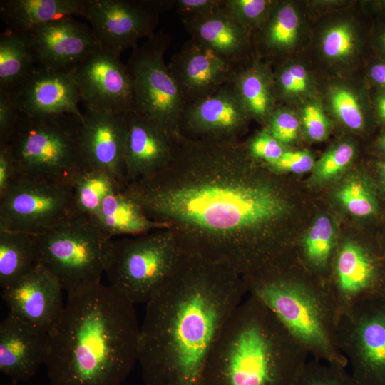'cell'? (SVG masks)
Returning <instances> with one entry per match:
<instances>
[{
	"label": "cell",
	"mask_w": 385,
	"mask_h": 385,
	"mask_svg": "<svg viewBox=\"0 0 385 385\" xmlns=\"http://www.w3.org/2000/svg\"><path fill=\"white\" fill-rule=\"evenodd\" d=\"M168 67L185 104L232 82L240 68L192 38L173 55Z\"/></svg>",
	"instance_id": "cell-20"
},
{
	"label": "cell",
	"mask_w": 385,
	"mask_h": 385,
	"mask_svg": "<svg viewBox=\"0 0 385 385\" xmlns=\"http://www.w3.org/2000/svg\"><path fill=\"white\" fill-rule=\"evenodd\" d=\"M294 385H359L351 374L322 361H308Z\"/></svg>",
	"instance_id": "cell-33"
},
{
	"label": "cell",
	"mask_w": 385,
	"mask_h": 385,
	"mask_svg": "<svg viewBox=\"0 0 385 385\" xmlns=\"http://www.w3.org/2000/svg\"><path fill=\"white\" fill-rule=\"evenodd\" d=\"M377 168L381 180L385 185V162L378 163Z\"/></svg>",
	"instance_id": "cell-49"
},
{
	"label": "cell",
	"mask_w": 385,
	"mask_h": 385,
	"mask_svg": "<svg viewBox=\"0 0 385 385\" xmlns=\"http://www.w3.org/2000/svg\"><path fill=\"white\" fill-rule=\"evenodd\" d=\"M36 67L29 33L6 29L0 35V90H14Z\"/></svg>",
	"instance_id": "cell-26"
},
{
	"label": "cell",
	"mask_w": 385,
	"mask_h": 385,
	"mask_svg": "<svg viewBox=\"0 0 385 385\" xmlns=\"http://www.w3.org/2000/svg\"><path fill=\"white\" fill-rule=\"evenodd\" d=\"M73 73L85 108L111 113L135 108L133 81L120 55L99 46Z\"/></svg>",
	"instance_id": "cell-13"
},
{
	"label": "cell",
	"mask_w": 385,
	"mask_h": 385,
	"mask_svg": "<svg viewBox=\"0 0 385 385\" xmlns=\"http://www.w3.org/2000/svg\"><path fill=\"white\" fill-rule=\"evenodd\" d=\"M247 288L232 268L186 254L146 303L138 362L144 385H201L208 356Z\"/></svg>",
	"instance_id": "cell-2"
},
{
	"label": "cell",
	"mask_w": 385,
	"mask_h": 385,
	"mask_svg": "<svg viewBox=\"0 0 385 385\" xmlns=\"http://www.w3.org/2000/svg\"><path fill=\"white\" fill-rule=\"evenodd\" d=\"M376 111L381 118L385 123V91L381 92L375 101Z\"/></svg>",
	"instance_id": "cell-47"
},
{
	"label": "cell",
	"mask_w": 385,
	"mask_h": 385,
	"mask_svg": "<svg viewBox=\"0 0 385 385\" xmlns=\"http://www.w3.org/2000/svg\"><path fill=\"white\" fill-rule=\"evenodd\" d=\"M19 178L18 169L8 145H0V194Z\"/></svg>",
	"instance_id": "cell-45"
},
{
	"label": "cell",
	"mask_w": 385,
	"mask_h": 385,
	"mask_svg": "<svg viewBox=\"0 0 385 385\" xmlns=\"http://www.w3.org/2000/svg\"><path fill=\"white\" fill-rule=\"evenodd\" d=\"M21 113L29 117L75 115L83 117L81 98L73 71L36 66L14 90Z\"/></svg>",
	"instance_id": "cell-18"
},
{
	"label": "cell",
	"mask_w": 385,
	"mask_h": 385,
	"mask_svg": "<svg viewBox=\"0 0 385 385\" xmlns=\"http://www.w3.org/2000/svg\"><path fill=\"white\" fill-rule=\"evenodd\" d=\"M312 155L307 151H284L281 158L270 166L277 171L304 173L314 167Z\"/></svg>",
	"instance_id": "cell-44"
},
{
	"label": "cell",
	"mask_w": 385,
	"mask_h": 385,
	"mask_svg": "<svg viewBox=\"0 0 385 385\" xmlns=\"http://www.w3.org/2000/svg\"><path fill=\"white\" fill-rule=\"evenodd\" d=\"M249 118L232 81L187 103L181 131L193 138L237 140Z\"/></svg>",
	"instance_id": "cell-16"
},
{
	"label": "cell",
	"mask_w": 385,
	"mask_h": 385,
	"mask_svg": "<svg viewBox=\"0 0 385 385\" xmlns=\"http://www.w3.org/2000/svg\"><path fill=\"white\" fill-rule=\"evenodd\" d=\"M356 38L351 26L339 24L327 31L322 42L324 55L331 59L348 57L354 50Z\"/></svg>",
	"instance_id": "cell-37"
},
{
	"label": "cell",
	"mask_w": 385,
	"mask_h": 385,
	"mask_svg": "<svg viewBox=\"0 0 385 385\" xmlns=\"http://www.w3.org/2000/svg\"><path fill=\"white\" fill-rule=\"evenodd\" d=\"M227 11L244 27L262 26L274 9V2L267 0H225Z\"/></svg>",
	"instance_id": "cell-35"
},
{
	"label": "cell",
	"mask_w": 385,
	"mask_h": 385,
	"mask_svg": "<svg viewBox=\"0 0 385 385\" xmlns=\"http://www.w3.org/2000/svg\"><path fill=\"white\" fill-rule=\"evenodd\" d=\"M71 185L76 213L93 220L104 199L112 192L123 189L108 173L91 168L78 173Z\"/></svg>",
	"instance_id": "cell-29"
},
{
	"label": "cell",
	"mask_w": 385,
	"mask_h": 385,
	"mask_svg": "<svg viewBox=\"0 0 385 385\" xmlns=\"http://www.w3.org/2000/svg\"><path fill=\"white\" fill-rule=\"evenodd\" d=\"M63 288L42 265L36 263L27 273L2 289L9 312L49 332L63 312Z\"/></svg>",
	"instance_id": "cell-17"
},
{
	"label": "cell",
	"mask_w": 385,
	"mask_h": 385,
	"mask_svg": "<svg viewBox=\"0 0 385 385\" xmlns=\"http://www.w3.org/2000/svg\"><path fill=\"white\" fill-rule=\"evenodd\" d=\"M377 147L385 154V133H382L377 140Z\"/></svg>",
	"instance_id": "cell-48"
},
{
	"label": "cell",
	"mask_w": 385,
	"mask_h": 385,
	"mask_svg": "<svg viewBox=\"0 0 385 385\" xmlns=\"http://www.w3.org/2000/svg\"><path fill=\"white\" fill-rule=\"evenodd\" d=\"M5 385H18V383L14 382V381H11L10 383Z\"/></svg>",
	"instance_id": "cell-51"
},
{
	"label": "cell",
	"mask_w": 385,
	"mask_h": 385,
	"mask_svg": "<svg viewBox=\"0 0 385 385\" xmlns=\"http://www.w3.org/2000/svg\"><path fill=\"white\" fill-rule=\"evenodd\" d=\"M183 23L192 39L239 64L248 46L250 30L227 11L224 4L205 16Z\"/></svg>",
	"instance_id": "cell-23"
},
{
	"label": "cell",
	"mask_w": 385,
	"mask_h": 385,
	"mask_svg": "<svg viewBox=\"0 0 385 385\" xmlns=\"http://www.w3.org/2000/svg\"><path fill=\"white\" fill-rule=\"evenodd\" d=\"M354 153V146L348 143L331 149L314 165V179L324 181L336 177L351 163Z\"/></svg>",
	"instance_id": "cell-36"
},
{
	"label": "cell",
	"mask_w": 385,
	"mask_h": 385,
	"mask_svg": "<svg viewBox=\"0 0 385 385\" xmlns=\"http://www.w3.org/2000/svg\"><path fill=\"white\" fill-rule=\"evenodd\" d=\"M225 0H177L175 9L183 22L202 18L222 6Z\"/></svg>",
	"instance_id": "cell-43"
},
{
	"label": "cell",
	"mask_w": 385,
	"mask_h": 385,
	"mask_svg": "<svg viewBox=\"0 0 385 385\" xmlns=\"http://www.w3.org/2000/svg\"><path fill=\"white\" fill-rule=\"evenodd\" d=\"M84 0H1L0 16L7 29L29 33L54 20L82 16Z\"/></svg>",
	"instance_id": "cell-24"
},
{
	"label": "cell",
	"mask_w": 385,
	"mask_h": 385,
	"mask_svg": "<svg viewBox=\"0 0 385 385\" xmlns=\"http://www.w3.org/2000/svg\"><path fill=\"white\" fill-rule=\"evenodd\" d=\"M337 199L352 215L366 217L377 210L376 197L362 180L354 178L346 182L337 191Z\"/></svg>",
	"instance_id": "cell-32"
},
{
	"label": "cell",
	"mask_w": 385,
	"mask_h": 385,
	"mask_svg": "<svg viewBox=\"0 0 385 385\" xmlns=\"http://www.w3.org/2000/svg\"><path fill=\"white\" fill-rule=\"evenodd\" d=\"M82 118L75 115L20 119L6 145L19 178L71 184L88 168L81 150Z\"/></svg>",
	"instance_id": "cell-6"
},
{
	"label": "cell",
	"mask_w": 385,
	"mask_h": 385,
	"mask_svg": "<svg viewBox=\"0 0 385 385\" xmlns=\"http://www.w3.org/2000/svg\"><path fill=\"white\" fill-rule=\"evenodd\" d=\"M75 213L71 184L19 178L0 194V229L40 235Z\"/></svg>",
	"instance_id": "cell-10"
},
{
	"label": "cell",
	"mask_w": 385,
	"mask_h": 385,
	"mask_svg": "<svg viewBox=\"0 0 385 385\" xmlns=\"http://www.w3.org/2000/svg\"><path fill=\"white\" fill-rule=\"evenodd\" d=\"M308 356L271 310L249 295L222 327L201 385H294Z\"/></svg>",
	"instance_id": "cell-4"
},
{
	"label": "cell",
	"mask_w": 385,
	"mask_h": 385,
	"mask_svg": "<svg viewBox=\"0 0 385 385\" xmlns=\"http://www.w3.org/2000/svg\"><path fill=\"white\" fill-rule=\"evenodd\" d=\"M237 140L180 135L168 163L123 192L173 235L185 253L226 265L242 277L281 257L269 231L287 202Z\"/></svg>",
	"instance_id": "cell-1"
},
{
	"label": "cell",
	"mask_w": 385,
	"mask_h": 385,
	"mask_svg": "<svg viewBox=\"0 0 385 385\" xmlns=\"http://www.w3.org/2000/svg\"><path fill=\"white\" fill-rule=\"evenodd\" d=\"M339 345L359 385H385V298L362 301L341 316Z\"/></svg>",
	"instance_id": "cell-11"
},
{
	"label": "cell",
	"mask_w": 385,
	"mask_h": 385,
	"mask_svg": "<svg viewBox=\"0 0 385 385\" xmlns=\"http://www.w3.org/2000/svg\"><path fill=\"white\" fill-rule=\"evenodd\" d=\"M268 71L260 64L240 68L232 84L249 117L268 119L273 111L274 96Z\"/></svg>",
	"instance_id": "cell-28"
},
{
	"label": "cell",
	"mask_w": 385,
	"mask_h": 385,
	"mask_svg": "<svg viewBox=\"0 0 385 385\" xmlns=\"http://www.w3.org/2000/svg\"><path fill=\"white\" fill-rule=\"evenodd\" d=\"M379 43L382 52L385 54V30L379 35Z\"/></svg>",
	"instance_id": "cell-50"
},
{
	"label": "cell",
	"mask_w": 385,
	"mask_h": 385,
	"mask_svg": "<svg viewBox=\"0 0 385 385\" xmlns=\"http://www.w3.org/2000/svg\"><path fill=\"white\" fill-rule=\"evenodd\" d=\"M36 66L73 71L100 46L87 24L73 16L41 25L29 33Z\"/></svg>",
	"instance_id": "cell-15"
},
{
	"label": "cell",
	"mask_w": 385,
	"mask_h": 385,
	"mask_svg": "<svg viewBox=\"0 0 385 385\" xmlns=\"http://www.w3.org/2000/svg\"><path fill=\"white\" fill-rule=\"evenodd\" d=\"M171 1L84 0L83 16L99 46L120 56L153 36L158 15Z\"/></svg>",
	"instance_id": "cell-12"
},
{
	"label": "cell",
	"mask_w": 385,
	"mask_h": 385,
	"mask_svg": "<svg viewBox=\"0 0 385 385\" xmlns=\"http://www.w3.org/2000/svg\"><path fill=\"white\" fill-rule=\"evenodd\" d=\"M369 76L375 84L385 89V62L374 63L370 68Z\"/></svg>",
	"instance_id": "cell-46"
},
{
	"label": "cell",
	"mask_w": 385,
	"mask_h": 385,
	"mask_svg": "<svg viewBox=\"0 0 385 385\" xmlns=\"http://www.w3.org/2000/svg\"><path fill=\"white\" fill-rule=\"evenodd\" d=\"M304 267L326 279L334 254L333 225L326 216L318 217L305 235L302 245Z\"/></svg>",
	"instance_id": "cell-30"
},
{
	"label": "cell",
	"mask_w": 385,
	"mask_h": 385,
	"mask_svg": "<svg viewBox=\"0 0 385 385\" xmlns=\"http://www.w3.org/2000/svg\"><path fill=\"white\" fill-rule=\"evenodd\" d=\"M282 145L272 136L268 128H266L257 135L247 147L255 159L263 160L272 166L284 154L285 150Z\"/></svg>",
	"instance_id": "cell-40"
},
{
	"label": "cell",
	"mask_w": 385,
	"mask_h": 385,
	"mask_svg": "<svg viewBox=\"0 0 385 385\" xmlns=\"http://www.w3.org/2000/svg\"><path fill=\"white\" fill-rule=\"evenodd\" d=\"M135 304L111 285L68 294L48 332L51 385H121L138 362Z\"/></svg>",
	"instance_id": "cell-3"
},
{
	"label": "cell",
	"mask_w": 385,
	"mask_h": 385,
	"mask_svg": "<svg viewBox=\"0 0 385 385\" xmlns=\"http://www.w3.org/2000/svg\"><path fill=\"white\" fill-rule=\"evenodd\" d=\"M242 277L249 295L271 310L309 356L346 368L338 338L341 313L326 279L306 267L287 268L281 258Z\"/></svg>",
	"instance_id": "cell-5"
},
{
	"label": "cell",
	"mask_w": 385,
	"mask_h": 385,
	"mask_svg": "<svg viewBox=\"0 0 385 385\" xmlns=\"http://www.w3.org/2000/svg\"><path fill=\"white\" fill-rule=\"evenodd\" d=\"M186 253L165 228L113 238L105 274L133 303H147L171 278Z\"/></svg>",
	"instance_id": "cell-8"
},
{
	"label": "cell",
	"mask_w": 385,
	"mask_h": 385,
	"mask_svg": "<svg viewBox=\"0 0 385 385\" xmlns=\"http://www.w3.org/2000/svg\"><path fill=\"white\" fill-rule=\"evenodd\" d=\"M168 44L164 34H154L133 48L126 66L133 81L135 108L178 136L185 102L164 60Z\"/></svg>",
	"instance_id": "cell-9"
},
{
	"label": "cell",
	"mask_w": 385,
	"mask_h": 385,
	"mask_svg": "<svg viewBox=\"0 0 385 385\" xmlns=\"http://www.w3.org/2000/svg\"><path fill=\"white\" fill-rule=\"evenodd\" d=\"M125 119V186L165 166L171 158L179 136L172 135L135 108L126 113Z\"/></svg>",
	"instance_id": "cell-19"
},
{
	"label": "cell",
	"mask_w": 385,
	"mask_h": 385,
	"mask_svg": "<svg viewBox=\"0 0 385 385\" xmlns=\"http://www.w3.org/2000/svg\"><path fill=\"white\" fill-rule=\"evenodd\" d=\"M330 268L327 282L341 316L359 302L385 298V265L368 247L344 242L334 254Z\"/></svg>",
	"instance_id": "cell-14"
},
{
	"label": "cell",
	"mask_w": 385,
	"mask_h": 385,
	"mask_svg": "<svg viewBox=\"0 0 385 385\" xmlns=\"http://www.w3.org/2000/svg\"><path fill=\"white\" fill-rule=\"evenodd\" d=\"M37 263L36 235L0 229V286L11 285Z\"/></svg>",
	"instance_id": "cell-27"
},
{
	"label": "cell",
	"mask_w": 385,
	"mask_h": 385,
	"mask_svg": "<svg viewBox=\"0 0 385 385\" xmlns=\"http://www.w3.org/2000/svg\"><path fill=\"white\" fill-rule=\"evenodd\" d=\"M267 120L270 133L282 144L292 143L297 138L299 122L292 111L284 108L274 109Z\"/></svg>",
	"instance_id": "cell-38"
},
{
	"label": "cell",
	"mask_w": 385,
	"mask_h": 385,
	"mask_svg": "<svg viewBox=\"0 0 385 385\" xmlns=\"http://www.w3.org/2000/svg\"><path fill=\"white\" fill-rule=\"evenodd\" d=\"M125 114L99 113L85 108L81 119V150L88 168L108 173L123 188L125 185Z\"/></svg>",
	"instance_id": "cell-21"
},
{
	"label": "cell",
	"mask_w": 385,
	"mask_h": 385,
	"mask_svg": "<svg viewBox=\"0 0 385 385\" xmlns=\"http://www.w3.org/2000/svg\"><path fill=\"white\" fill-rule=\"evenodd\" d=\"M20 117L14 91L0 90V145L8 143Z\"/></svg>",
	"instance_id": "cell-39"
},
{
	"label": "cell",
	"mask_w": 385,
	"mask_h": 385,
	"mask_svg": "<svg viewBox=\"0 0 385 385\" xmlns=\"http://www.w3.org/2000/svg\"><path fill=\"white\" fill-rule=\"evenodd\" d=\"M111 240L95 220L75 213L36 235L37 262L57 279L68 294H75L101 283Z\"/></svg>",
	"instance_id": "cell-7"
},
{
	"label": "cell",
	"mask_w": 385,
	"mask_h": 385,
	"mask_svg": "<svg viewBox=\"0 0 385 385\" xmlns=\"http://www.w3.org/2000/svg\"><path fill=\"white\" fill-rule=\"evenodd\" d=\"M329 101L333 112L346 127L352 130L364 127V111L354 93L346 88H336L331 93Z\"/></svg>",
	"instance_id": "cell-34"
},
{
	"label": "cell",
	"mask_w": 385,
	"mask_h": 385,
	"mask_svg": "<svg viewBox=\"0 0 385 385\" xmlns=\"http://www.w3.org/2000/svg\"><path fill=\"white\" fill-rule=\"evenodd\" d=\"M48 332L9 312L0 323V371L11 381L31 379L46 364Z\"/></svg>",
	"instance_id": "cell-22"
},
{
	"label": "cell",
	"mask_w": 385,
	"mask_h": 385,
	"mask_svg": "<svg viewBox=\"0 0 385 385\" xmlns=\"http://www.w3.org/2000/svg\"><path fill=\"white\" fill-rule=\"evenodd\" d=\"M299 29V16L293 6L284 4L274 7L263 24V38L267 46L273 50L291 47L296 41Z\"/></svg>",
	"instance_id": "cell-31"
},
{
	"label": "cell",
	"mask_w": 385,
	"mask_h": 385,
	"mask_svg": "<svg viewBox=\"0 0 385 385\" xmlns=\"http://www.w3.org/2000/svg\"><path fill=\"white\" fill-rule=\"evenodd\" d=\"M302 122L307 135L314 141L326 138L329 121L318 103L307 104L302 111Z\"/></svg>",
	"instance_id": "cell-42"
},
{
	"label": "cell",
	"mask_w": 385,
	"mask_h": 385,
	"mask_svg": "<svg viewBox=\"0 0 385 385\" xmlns=\"http://www.w3.org/2000/svg\"><path fill=\"white\" fill-rule=\"evenodd\" d=\"M111 237L141 235L164 227L148 217L123 189L108 195L94 220Z\"/></svg>",
	"instance_id": "cell-25"
},
{
	"label": "cell",
	"mask_w": 385,
	"mask_h": 385,
	"mask_svg": "<svg viewBox=\"0 0 385 385\" xmlns=\"http://www.w3.org/2000/svg\"><path fill=\"white\" fill-rule=\"evenodd\" d=\"M277 86L284 96L304 93L309 86V76L300 64H291L281 69L277 76Z\"/></svg>",
	"instance_id": "cell-41"
}]
</instances>
